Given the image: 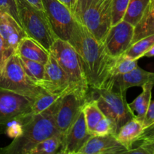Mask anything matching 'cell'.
<instances>
[{
	"label": "cell",
	"mask_w": 154,
	"mask_h": 154,
	"mask_svg": "<svg viewBox=\"0 0 154 154\" xmlns=\"http://www.w3.org/2000/svg\"><path fill=\"white\" fill-rule=\"evenodd\" d=\"M153 45L154 35L147 36L132 44L120 57L138 60L142 57H144Z\"/></svg>",
	"instance_id": "obj_21"
},
{
	"label": "cell",
	"mask_w": 154,
	"mask_h": 154,
	"mask_svg": "<svg viewBox=\"0 0 154 154\" xmlns=\"http://www.w3.org/2000/svg\"><path fill=\"white\" fill-rule=\"evenodd\" d=\"M20 59L21 64H22L23 69L25 70L27 75L38 86L40 85V84L43 81L44 78H45V65L38 63V62L33 61V60H28V59L21 57H20Z\"/></svg>",
	"instance_id": "obj_25"
},
{
	"label": "cell",
	"mask_w": 154,
	"mask_h": 154,
	"mask_svg": "<svg viewBox=\"0 0 154 154\" xmlns=\"http://www.w3.org/2000/svg\"><path fill=\"white\" fill-rule=\"evenodd\" d=\"M8 60L7 55H6L5 45L4 40L0 35V73L2 71L6 61Z\"/></svg>",
	"instance_id": "obj_34"
},
{
	"label": "cell",
	"mask_w": 154,
	"mask_h": 154,
	"mask_svg": "<svg viewBox=\"0 0 154 154\" xmlns=\"http://www.w3.org/2000/svg\"><path fill=\"white\" fill-rule=\"evenodd\" d=\"M154 139V123L145 128L137 141H149Z\"/></svg>",
	"instance_id": "obj_32"
},
{
	"label": "cell",
	"mask_w": 154,
	"mask_h": 154,
	"mask_svg": "<svg viewBox=\"0 0 154 154\" xmlns=\"http://www.w3.org/2000/svg\"><path fill=\"white\" fill-rule=\"evenodd\" d=\"M140 146L147 151V154H154V139L149 141L141 142Z\"/></svg>",
	"instance_id": "obj_35"
},
{
	"label": "cell",
	"mask_w": 154,
	"mask_h": 154,
	"mask_svg": "<svg viewBox=\"0 0 154 154\" xmlns=\"http://www.w3.org/2000/svg\"></svg>",
	"instance_id": "obj_40"
},
{
	"label": "cell",
	"mask_w": 154,
	"mask_h": 154,
	"mask_svg": "<svg viewBox=\"0 0 154 154\" xmlns=\"http://www.w3.org/2000/svg\"><path fill=\"white\" fill-rule=\"evenodd\" d=\"M154 35V8L146 11L144 17L135 27L132 45L138 40Z\"/></svg>",
	"instance_id": "obj_23"
},
{
	"label": "cell",
	"mask_w": 154,
	"mask_h": 154,
	"mask_svg": "<svg viewBox=\"0 0 154 154\" xmlns=\"http://www.w3.org/2000/svg\"><path fill=\"white\" fill-rule=\"evenodd\" d=\"M144 57H154V45H153L151 48L148 51V52L144 55Z\"/></svg>",
	"instance_id": "obj_38"
},
{
	"label": "cell",
	"mask_w": 154,
	"mask_h": 154,
	"mask_svg": "<svg viewBox=\"0 0 154 154\" xmlns=\"http://www.w3.org/2000/svg\"><path fill=\"white\" fill-rule=\"evenodd\" d=\"M69 42L79 56L90 90L113 87L114 70L118 59L108 54L103 43L77 20Z\"/></svg>",
	"instance_id": "obj_1"
},
{
	"label": "cell",
	"mask_w": 154,
	"mask_h": 154,
	"mask_svg": "<svg viewBox=\"0 0 154 154\" xmlns=\"http://www.w3.org/2000/svg\"><path fill=\"white\" fill-rule=\"evenodd\" d=\"M99 1V0H78L74 11L75 18L78 17L84 11L87 10L90 6L96 4Z\"/></svg>",
	"instance_id": "obj_31"
},
{
	"label": "cell",
	"mask_w": 154,
	"mask_h": 154,
	"mask_svg": "<svg viewBox=\"0 0 154 154\" xmlns=\"http://www.w3.org/2000/svg\"><path fill=\"white\" fill-rule=\"evenodd\" d=\"M66 93H51L48 92H45V93L39 96L37 99L34 100L32 105V113L33 114H37L45 111L50 107L52 106L58 99Z\"/></svg>",
	"instance_id": "obj_26"
},
{
	"label": "cell",
	"mask_w": 154,
	"mask_h": 154,
	"mask_svg": "<svg viewBox=\"0 0 154 154\" xmlns=\"http://www.w3.org/2000/svg\"><path fill=\"white\" fill-rule=\"evenodd\" d=\"M87 100L72 90L60 98L56 112L55 123L62 138L77 120Z\"/></svg>",
	"instance_id": "obj_10"
},
{
	"label": "cell",
	"mask_w": 154,
	"mask_h": 154,
	"mask_svg": "<svg viewBox=\"0 0 154 154\" xmlns=\"http://www.w3.org/2000/svg\"><path fill=\"white\" fill-rule=\"evenodd\" d=\"M60 1L61 2H63L64 5H66L67 6L74 14L75 6H76L78 0H60Z\"/></svg>",
	"instance_id": "obj_37"
},
{
	"label": "cell",
	"mask_w": 154,
	"mask_h": 154,
	"mask_svg": "<svg viewBox=\"0 0 154 154\" xmlns=\"http://www.w3.org/2000/svg\"><path fill=\"white\" fill-rule=\"evenodd\" d=\"M129 0H112L111 5V26L123 20Z\"/></svg>",
	"instance_id": "obj_27"
},
{
	"label": "cell",
	"mask_w": 154,
	"mask_h": 154,
	"mask_svg": "<svg viewBox=\"0 0 154 154\" xmlns=\"http://www.w3.org/2000/svg\"><path fill=\"white\" fill-rule=\"evenodd\" d=\"M138 66V60L120 57L117 60V64L114 68V76H116V75L128 73L136 69Z\"/></svg>",
	"instance_id": "obj_29"
},
{
	"label": "cell",
	"mask_w": 154,
	"mask_h": 154,
	"mask_svg": "<svg viewBox=\"0 0 154 154\" xmlns=\"http://www.w3.org/2000/svg\"><path fill=\"white\" fill-rule=\"evenodd\" d=\"M60 99L47 110L37 114H32L20 123L22 125L21 133L15 137L10 144L0 148V153L29 154L36 144L58 134L55 115Z\"/></svg>",
	"instance_id": "obj_2"
},
{
	"label": "cell",
	"mask_w": 154,
	"mask_h": 154,
	"mask_svg": "<svg viewBox=\"0 0 154 154\" xmlns=\"http://www.w3.org/2000/svg\"><path fill=\"white\" fill-rule=\"evenodd\" d=\"M92 136L93 135L87 128L82 109L77 120L63 138L60 154H78Z\"/></svg>",
	"instance_id": "obj_12"
},
{
	"label": "cell",
	"mask_w": 154,
	"mask_h": 154,
	"mask_svg": "<svg viewBox=\"0 0 154 154\" xmlns=\"http://www.w3.org/2000/svg\"><path fill=\"white\" fill-rule=\"evenodd\" d=\"M143 123H144V129L154 123V101L150 102Z\"/></svg>",
	"instance_id": "obj_33"
},
{
	"label": "cell",
	"mask_w": 154,
	"mask_h": 154,
	"mask_svg": "<svg viewBox=\"0 0 154 154\" xmlns=\"http://www.w3.org/2000/svg\"><path fill=\"white\" fill-rule=\"evenodd\" d=\"M150 0H129L123 20L136 26L144 17Z\"/></svg>",
	"instance_id": "obj_20"
},
{
	"label": "cell",
	"mask_w": 154,
	"mask_h": 154,
	"mask_svg": "<svg viewBox=\"0 0 154 154\" xmlns=\"http://www.w3.org/2000/svg\"><path fill=\"white\" fill-rule=\"evenodd\" d=\"M17 54L21 57L38 62L45 65L50 57V52L32 38L26 36L18 45Z\"/></svg>",
	"instance_id": "obj_17"
},
{
	"label": "cell",
	"mask_w": 154,
	"mask_h": 154,
	"mask_svg": "<svg viewBox=\"0 0 154 154\" xmlns=\"http://www.w3.org/2000/svg\"><path fill=\"white\" fill-rule=\"evenodd\" d=\"M26 1L28 2L31 5H32L33 7H35V8L38 9V10L44 11V5L43 2H42V0H26Z\"/></svg>",
	"instance_id": "obj_36"
},
{
	"label": "cell",
	"mask_w": 154,
	"mask_h": 154,
	"mask_svg": "<svg viewBox=\"0 0 154 154\" xmlns=\"http://www.w3.org/2000/svg\"><path fill=\"white\" fill-rule=\"evenodd\" d=\"M63 138L60 134H56L36 144L29 154H56L60 153Z\"/></svg>",
	"instance_id": "obj_24"
},
{
	"label": "cell",
	"mask_w": 154,
	"mask_h": 154,
	"mask_svg": "<svg viewBox=\"0 0 154 154\" xmlns=\"http://www.w3.org/2000/svg\"><path fill=\"white\" fill-rule=\"evenodd\" d=\"M20 24L29 37L49 51L57 37L44 11L33 7L26 0H16Z\"/></svg>",
	"instance_id": "obj_5"
},
{
	"label": "cell",
	"mask_w": 154,
	"mask_h": 154,
	"mask_svg": "<svg viewBox=\"0 0 154 154\" xmlns=\"http://www.w3.org/2000/svg\"><path fill=\"white\" fill-rule=\"evenodd\" d=\"M154 83V72H147L139 66L128 73L114 77L113 88L120 91H126L132 87H142L145 84Z\"/></svg>",
	"instance_id": "obj_16"
},
{
	"label": "cell",
	"mask_w": 154,
	"mask_h": 154,
	"mask_svg": "<svg viewBox=\"0 0 154 154\" xmlns=\"http://www.w3.org/2000/svg\"><path fill=\"white\" fill-rule=\"evenodd\" d=\"M87 99L96 101L104 115L112 122L117 133L122 126L135 117L126 101V91L113 87L90 90Z\"/></svg>",
	"instance_id": "obj_4"
},
{
	"label": "cell",
	"mask_w": 154,
	"mask_h": 154,
	"mask_svg": "<svg viewBox=\"0 0 154 154\" xmlns=\"http://www.w3.org/2000/svg\"><path fill=\"white\" fill-rule=\"evenodd\" d=\"M45 67V78L39 85L42 88L51 93H66L72 90L66 72L51 53Z\"/></svg>",
	"instance_id": "obj_13"
},
{
	"label": "cell",
	"mask_w": 154,
	"mask_h": 154,
	"mask_svg": "<svg viewBox=\"0 0 154 154\" xmlns=\"http://www.w3.org/2000/svg\"><path fill=\"white\" fill-rule=\"evenodd\" d=\"M0 11L11 15L20 24L16 0H0Z\"/></svg>",
	"instance_id": "obj_30"
},
{
	"label": "cell",
	"mask_w": 154,
	"mask_h": 154,
	"mask_svg": "<svg viewBox=\"0 0 154 154\" xmlns=\"http://www.w3.org/2000/svg\"><path fill=\"white\" fill-rule=\"evenodd\" d=\"M111 5L112 0H99L75 18L102 43L111 27Z\"/></svg>",
	"instance_id": "obj_8"
},
{
	"label": "cell",
	"mask_w": 154,
	"mask_h": 154,
	"mask_svg": "<svg viewBox=\"0 0 154 154\" xmlns=\"http://www.w3.org/2000/svg\"><path fill=\"white\" fill-rule=\"evenodd\" d=\"M50 53L55 57L66 72L71 90L81 97L87 99L90 87L79 56L75 48L69 41L57 38L51 46Z\"/></svg>",
	"instance_id": "obj_3"
},
{
	"label": "cell",
	"mask_w": 154,
	"mask_h": 154,
	"mask_svg": "<svg viewBox=\"0 0 154 154\" xmlns=\"http://www.w3.org/2000/svg\"><path fill=\"white\" fill-rule=\"evenodd\" d=\"M144 129L143 122L134 117L120 127L116 137L120 143L129 149V151L132 149L133 143L137 142Z\"/></svg>",
	"instance_id": "obj_18"
},
{
	"label": "cell",
	"mask_w": 154,
	"mask_h": 154,
	"mask_svg": "<svg viewBox=\"0 0 154 154\" xmlns=\"http://www.w3.org/2000/svg\"><path fill=\"white\" fill-rule=\"evenodd\" d=\"M33 102L26 96L0 88V133L11 123H22L31 115Z\"/></svg>",
	"instance_id": "obj_7"
},
{
	"label": "cell",
	"mask_w": 154,
	"mask_h": 154,
	"mask_svg": "<svg viewBox=\"0 0 154 154\" xmlns=\"http://www.w3.org/2000/svg\"><path fill=\"white\" fill-rule=\"evenodd\" d=\"M116 133L117 132H116L115 127L112 122L105 116L95 127L93 132V135H99V136L108 135H116Z\"/></svg>",
	"instance_id": "obj_28"
},
{
	"label": "cell",
	"mask_w": 154,
	"mask_h": 154,
	"mask_svg": "<svg viewBox=\"0 0 154 154\" xmlns=\"http://www.w3.org/2000/svg\"><path fill=\"white\" fill-rule=\"evenodd\" d=\"M129 149L119 141L116 135H93L78 154H124Z\"/></svg>",
	"instance_id": "obj_15"
},
{
	"label": "cell",
	"mask_w": 154,
	"mask_h": 154,
	"mask_svg": "<svg viewBox=\"0 0 154 154\" xmlns=\"http://www.w3.org/2000/svg\"><path fill=\"white\" fill-rule=\"evenodd\" d=\"M134 34L135 26L122 20L111 27L102 43L110 56L119 59L132 45Z\"/></svg>",
	"instance_id": "obj_11"
},
{
	"label": "cell",
	"mask_w": 154,
	"mask_h": 154,
	"mask_svg": "<svg viewBox=\"0 0 154 154\" xmlns=\"http://www.w3.org/2000/svg\"><path fill=\"white\" fill-rule=\"evenodd\" d=\"M44 10L57 38L69 41L75 25L74 14L60 0H42Z\"/></svg>",
	"instance_id": "obj_9"
},
{
	"label": "cell",
	"mask_w": 154,
	"mask_h": 154,
	"mask_svg": "<svg viewBox=\"0 0 154 154\" xmlns=\"http://www.w3.org/2000/svg\"><path fill=\"white\" fill-rule=\"evenodd\" d=\"M0 35L5 45L6 55L8 59L16 54L18 45L27 34L20 24L9 14L0 11Z\"/></svg>",
	"instance_id": "obj_14"
},
{
	"label": "cell",
	"mask_w": 154,
	"mask_h": 154,
	"mask_svg": "<svg viewBox=\"0 0 154 154\" xmlns=\"http://www.w3.org/2000/svg\"><path fill=\"white\" fill-rule=\"evenodd\" d=\"M154 87V83L150 82L142 86V93L132 102L129 104V107L133 111L135 117L144 122L146 114L151 102L152 90Z\"/></svg>",
	"instance_id": "obj_19"
},
{
	"label": "cell",
	"mask_w": 154,
	"mask_h": 154,
	"mask_svg": "<svg viewBox=\"0 0 154 154\" xmlns=\"http://www.w3.org/2000/svg\"><path fill=\"white\" fill-rule=\"evenodd\" d=\"M153 8H154V0H150V5H149V6H148V8H147V10H150V9H152Z\"/></svg>",
	"instance_id": "obj_39"
},
{
	"label": "cell",
	"mask_w": 154,
	"mask_h": 154,
	"mask_svg": "<svg viewBox=\"0 0 154 154\" xmlns=\"http://www.w3.org/2000/svg\"><path fill=\"white\" fill-rule=\"evenodd\" d=\"M83 111L89 132L93 135L95 127L105 115L94 99H87L83 107Z\"/></svg>",
	"instance_id": "obj_22"
},
{
	"label": "cell",
	"mask_w": 154,
	"mask_h": 154,
	"mask_svg": "<svg viewBox=\"0 0 154 154\" xmlns=\"http://www.w3.org/2000/svg\"><path fill=\"white\" fill-rule=\"evenodd\" d=\"M0 88L10 90L32 100L47 92L27 75L19 55L17 54H12L8 59L0 73Z\"/></svg>",
	"instance_id": "obj_6"
}]
</instances>
